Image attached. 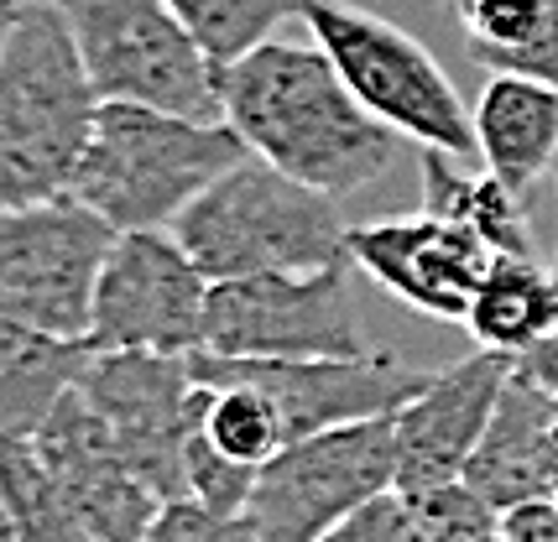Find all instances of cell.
I'll use <instances>...</instances> for the list:
<instances>
[{
    "label": "cell",
    "instance_id": "cb8c5ba5",
    "mask_svg": "<svg viewBox=\"0 0 558 542\" xmlns=\"http://www.w3.org/2000/svg\"><path fill=\"white\" fill-rule=\"evenodd\" d=\"M204 439L225 459L251 469H262L288 448L277 407L256 386H204Z\"/></svg>",
    "mask_w": 558,
    "mask_h": 542
},
{
    "label": "cell",
    "instance_id": "603a6c76",
    "mask_svg": "<svg viewBox=\"0 0 558 542\" xmlns=\"http://www.w3.org/2000/svg\"><path fill=\"white\" fill-rule=\"evenodd\" d=\"M172 16L194 32L215 69L241 63L245 52L277 37V26L303 16V0H168Z\"/></svg>",
    "mask_w": 558,
    "mask_h": 542
},
{
    "label": "cell",
    "instance_id": "4316f807",
    "mask_svg": "<svg viewBox=\"0 0 558 542\" xmlns=\"http://www.w3.org/2000/svg\"><path fill=\"white\" fill-rule=\"evenodd\" d=\"M318 542H434V538H428L413 501L402 491H387L376 501H365L355 517H344L335 532H324Z\"/></svg>",
    "mask_w": 558,
    "mask_h": 542
},
{
    "label": "cell",
    "instance_id": "9a60e30c",
    "mask_svg": "<svg viewBox=\"0 0 558 542\" xmlns=\"http://www.w3.org/2000/svg\"><path fill=\"white\" fill-rule=\"evenodd\" d=\"M344 256L376 287H387L397 303L449 323H464L470 303H475V287L486 282L490 261H496L470 230L434 220V214L350 224Z\"/></svg>",
    "mask_w": 558,
    "mask_h": 542
},
{
    "label": "cell",
    "instance_id": "3957f363",
    "mask_svg": "<svg viewBox=\"0 0 558 542\" xmlns=\"http://www.w3.org/2000/svg\"><path fill=\"white\" fill-rule=\"evenodd\" d=\"M241 157H251V147L230 121L204 125L146 104H99L89 151L73 173V198L116 235L168 230Z\"/></svg>",
    "mask_w": 558,
    "mask_h": 542
},
{
    "label": "cell",
    "instance_id": "836d02e7",
    "mask_svg": "<svg viewBox=\"0 0 558 542\" xmlns=\"http://www.w3.org/2000/svg\"><path fill=\"white\" fill-rule=\"evenodd\" d=\"M449 5H460V0H449Z\"/></svg>",
    "mask_w": 558,
    "mask_h": 542
},
{
    "label": "cell",
    "instance_id": "277c9868",
    "mask_svg": "<svg viewBox=\"0 0 558 542\" xmlns=\"http://www.w3.org/2000/svg\"><path fill=\"white\" fill-rule=\"evenodd\" d=\"M172 235L209 282H245L271 271L335 267L344 261L350 224L340 220V198L318 194L251 151L178 214Z\"/></svg>",
    "mask_w": 558,
    "mask_h": 542
},
{
    "label": "cell",
    "instance_id": "5b68a950",
    "mask_svg": "<svg viewBox=\"0 0 558 542\" xmlns=\"http://www.w3.org/2000/svg\"><path fill=\"white\" fill-rule=\"evenodd\" d=\"M303 26L335 63L344 89L402 141L460 162L475 151V115L464 110L454 78L438 69V58L413 32L350 0H303Z\"/></svg>",
    "mask_w": 558,
    "mask_h": 542
},
{
    "label": "cell",
    "instance_id": "2e32d148",
    "mask_svg": "<svg viewBox=\"0 0 558 542\" xmlns=\"http://www.w3.org/2000/svg\"><path fill=\"white\" fill-rule=\"evenodd\" d=\"M464 485L486 495L496 512L558 501V396H548L517 366L501 386L486 439L464 469Z\"/></svg>",
    "mask_w": 558,
    "mask_h": 542
},
{
    "label": "cell",
    "instance_id": "1f68e13d",
    "mask_svg": "<svg viewBox=\"0 0 558 542\" xmlns=\"http://www.w3.org/2000/svg\"><path fill=\"white\" fill-rule=\"evenodd\" d=\"M0 542H16V521H11V506H5V495H0Z\"/></svg>",
    "mask_w": 558,
    "mask_h": 542
},
{
    "label": "cell",
    "instance_id": "7c38bea8",
    "mask_svg": "<svg viewBox=\"0 0 558 542\" xmlns=\"http://www.w3.org/2000/svg\"><path fill=\"white\" fill-rule=\"evenodd\" d=\"M209 276L194 256L162 230L116 235L95 287L89 349H151V355H194L204 349Z\"/></svg>",
    "mask_w": 558,
    "mask_h": 542
},
{
    "label": "cell",
    "instance_id": "83f0119b",
    "mask_svg": "<svg viewBox=\"0 0 558 542\" xmlns=\"http://www.w3.org/2000/svg\"><path fill=\"white\" fill-rule=\"evenodd\" d=\"M146 542H262L251 517H219L198 501H172L162 506L157 527L146 532Z\"/></svg>",
    "mask_w": 558,
    "mask_h": 542
},
{
    "label": "cell",
    "instance_id": "52a82bcc",
    "mask_svg": "<svg viewBox=\"0 0 558 542\" xmlns=\"http://www.w3.org/2000/svg\"><path fill=\"white\" fill-rule=\"evenodd\" d=\"M350 256L324 271H271L215 282L204 349L230 360H355L371 355L355 313Z\"/></svg>",
    "mask_w": 558,
    "mask_h": 542
},
{
    "label": "cell",
    "instance_id": "d6a6232c",
    "mask_svg": "<svg viewBox=\"0 0 558 542\" xmlns=\"http://www.w3.org/2000/svg\"><path fill=\"white\" fill-rule=\"evenodd\" d=\"M554 198H558V162H554ZM558 276V241H554V267H548Z\"/></svg>",
    "mask_w": 558,
    "mask_h": 542
},
{
    "label": "cell",
    "instance_id": "4fadbf2b",
    "mask_svg": "<svg viewBox=\"0 0 558 542\" xmlns=\"http://www.w3.org/2000/svg\"><path fill=\"white\" fill-rule=\"evenodd\" d=\"M32 448L52 475V485L69 495V506L89 521V532L99 542H146V532L162 517V501L131 469L116 433L84 402L78 386L32 433Z\"/></svg>",
    "mask_w": 558,
    "mask_h": 542
},
{
    "label": "cell",
    "instance_id": "ac0fdd59",
    "mask_svg": "<svg viewBox=\"0 0 558 542\" xmlns=\"http://www.w3.org/2000/svg\"><path fill=\"white\" fill-rule=\"evenodd\" d=\"M95 349L52 340L16 319H0V439H32L48 412L78 386Z\"/></svg>",
    "mask_w": 558,
    "mask_h": 542
},
{
    "label": "cell",
    "instance_id": "8fae6325",
    "mask_svg": "<svg viewBox=\"0 0 558 542\" xmlns=\"http://www.w3.org/2000/svg\"><path fill=\"white\" fill-rule=\"evenodd\" d=\"M189 366L198 386H256L277 407L288 444L350 422L397 418L434 375L376 349L355 360H230L215 349H194Z\"/></svg>",
    "mask_w": 558,
    "mask_h": 542
},
{
    "label": "cell",
    "instance_id": "8992f818",
    "mask_svg": "<svg viewBox=\"0 0 558 542\" xmlns=\"http://www.w3.org/2000/svg\"><path fill=\"white\" fill-rule=\"evenodd\" d=\"M69 22L99 104H146L219 125V69L168 0H52Z\"/></svg>",
    "mask_w": 558,
    "mask_h": 542
},
{
    "label": "cell",
    "instance_id": "f1b7e54d",
    "mask_svg": "<svg viewBox=\"0 0 558 542\" xmlns=\"http://www.w3.org/2000/svg\"><path fill=\"white\" fill-rule=\"evenodd\" d=\"M511 542H558V501H527L501 512Z\"/></svg>",
    "mask_w": 558,
    "mask_h": 542
},
{
    "label": "cell",
    "instance_id": "30bf717a",
    "mask_svg": "<svg viewBox=\"0 0 558 542\" xmlns=\"http://www.w3.org/2000/svg\"><path fill=\"white\" fill-rule=\"evenodd\" d=\"M78 392L162 506L189 501V454L204 433V386L194 381L189 355L105 349L89 355Z\"/></svg>",
    "mask_w": 558,
    "mask_h": 542
},
{
    "label": "cell",
    "instance_id": "484cf974",
    "mask_svg": "<svg viewBox=\"0 0 558 542\" xmlns=\"http://www.w3.org/2000/svg\"><path fill=\"white\" fill-rule=\"evenodd\" d=\"M256 475H262V469L225 459V454L198 433L194 454H189V501L209 506V512H219V517H245L251 491H256Z\"/></svg>",
    "mask_w": 558,
    "mask_h": 542
},
{
    "label": "cell",
    "instance_id": "5bb4252c",
    "mask_svg": "<svg viewBox=\"0 0 558 542\" xmlns=\"http://www.w3.org/2000/svg\"><path fill=\"white\" fill-rule=\"evenodd\" d=\"M511 366H517L511 355L475 349V355L428 375V386L391 418V428H397V491L423 495L464 480V469H470L490 418H496Z\"/></svg>",
    "mask_w": 558,
    "mask_h": 542
},
{
    "label": "cell",
    "instance_id": "4dcf8cb0",
    "mask_svg": "<svg viewBox=\"0 0 558 542\" xmlns=\"http://www.w3.org/2000/svg\"><path fill=\"white\" fill-rule=\"evenodd\" d=\"M16 0H0V48H5V37H11V26H16Z\"/></svg>",
    "mask_w": 558,
    "mask_h": 542
},
{
    "label": "cell",
    "instance_id": "44dd1931",
    "mask_svg": "<svg viewBox=\"0 0 558 542\" xmlns=\"http://www.w3.org/2000/svg\"><path fill=\"white\" fill-rule=\"evenodd\" d=\"M454 16L481 69L558 89V0H460Z\"/></svg>",
    "mask_w": 558,
    "mask_h": 542
},
{
    "label": "cell",
    "instance_id": "7402d4cb",
    "mask_svg": "<svg viewBox=\"0 0 558 542\" xmlns=\"http://www.w3.org/2000/svg\"><path fill=\"white\" fill-rule=\"evenodd\" d=\"M0 495L16 521V542H99L69 495L52 485L32 439H0Z\"/></svg>",
    "mask_w": 558,
    "mask_h": 542
},
{
    "label": "cell",
    "instance_id": "e0dca14e",
    "mask_svg": "<svg viewBox=\"0 0 558 542\" xmlns=\"http://www.w3.org/2000/svg\"><path fill=\"white\" fill-rule=\"evenodd\" d=\"M475 157L517 198H527L558 162V89L522 74H490L475 99Z\"/></svg>",
    "mask_w": 558,
    "mask_h": 542
},
{
    "label": "cell",
    "instance_id": "7a4b0ae2",
    "mask_svg": "<svg viewBox=\"0 0 558 542\" xmlns=\"http://www.w3.org/2000/svg\"><path fill=\"white\" fill-rule=\"evenodd\" d=\"M99 95L63 11L22 5L0 48V209L73 194Z\"/></svg>",
    "mask_w": 558,
    "mask_h": 542
},
{
    "label": "cell",
    "instance_id": "6da1fadb",
    "mask_svg": "<svg viewBox=\"0 0 558 542\" xmlns=\"http://www.w3.org/2000/svg\"><path fill=\"white\" fill-rule=\"evenodd\" d=\"M225 121L245 147L329 198L381 183L402 157V136L344 89L318 42L271 37L219 69Z\"/></svg>",
    "mask_w": 558,
    "mask_h": 542
},
{
    "label": "cell",
    "instance_id": "f546056e",
    "mask_svg": "<svg viewBox=\"0 0 558 542\" xmlns=\"http://www.w3.org/2000/svg\"><path fill=\"white\" fill-rule=\"evenodd\" d=\"M517 370H522L527 381H537L548 396H558V334H548V340L533 345L527 355H517Z\"/></svg>",
    "mask_w": 558,
    "mask_h": 542
},
{
    "label": "cell",
    "instance_id": "d4e9b609",
    "mask_svg": "<svg viewBox=\"0 0 558 542\" xmlns=\"http://www.w3.org/2000/svg\"><path fill=\"white\" fill-rule=\"evenodd\" d=\"M408 501L417 506V517H423L434 542H511L501 512L481 491H470L464 480L423 491V495H408Z\"/></svg>",
    "mask_w": 558,
    "mask_h": 542
},
{
    "label": "cell",
    "instance_id": "d6986e66",
    "mask_svg": "<svg viewBox=\"0 0 558 542\" xmlns=\"http://www.w3.org/2000/svg\"><path fill=\"white\" fill-rule=\"evenodd\" d=\"M417 162H423V214L470 230L490 256L537 261L527 209H522V198L511 194L501 177L464 173L460 157H444V151H423Z\"/></svg>",
    "mask_w": 558,
    "mask_h": 542
},
{
    "label": "cell",
    "instance_id": "ba28073f",
    "mask_svg": "<svg viewBox=\"0 0 558 542\" xmlns=\"http://www.w3.org/2000/svg\"><path fill=\"white\" fill-rule=\"evenodd\" d=\"M110 246L116 230L73 194L0 209V319L89 345L95 287Z\"/></svg>",
    "mask_w": 558,
    "mask_h": 542
},
{
    "label": "cell",
    "instance_id": "ffe728a7",
    "mask_svg": "<svg viewBox=\"0 0 558 542\" xmlns=\"http://www.w3.org/2000/svg\"><path fill=\"white\" fill-rule=\"evenodd\" d=\"M464 329L475 334L481 349H496V355H511V360L527 355L548 334H558V276L543 261L496 256L486 282L475 287Z\"/></svg>",
    "mask_w": 558,
    "mask_h": 542
},
{
    "label": "cell",
    "instance_id": "9c48e42d",
    "mask_svg": "<svg viewBox=\"0 0 558 542\" xmlns=\"http://www.w3.org/2000/svg\"><path fill=\"white\" fill-rule=\"evenodd\" d=\"M387 491H397V428L371 418L298 439L267 459L245 517L262 542H318Z\"/></svg>",
    "mask_w": 558,
    "mask_h": 542
}]
</instances>
